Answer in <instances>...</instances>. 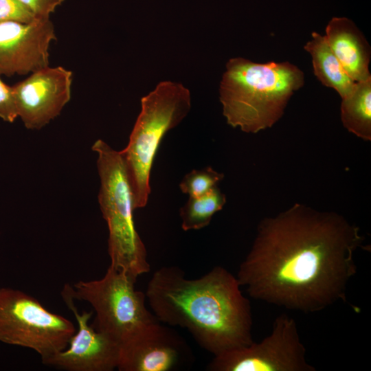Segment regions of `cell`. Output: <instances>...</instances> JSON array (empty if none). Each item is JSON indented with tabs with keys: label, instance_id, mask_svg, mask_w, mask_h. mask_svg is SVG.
<instances>
[{
	"label": "cell",
	"instance_id": "obj_1",
	"mask_svg": "<svg viewBox=\"0 0 371 371\" xmlns=\"http://www.w3.org/2000/svg\"><path fill=\"white\" fill-rule=\"evenodd\" d=\"M358 226L336 212L295 203L262 219L237 280L256 300L314 313L346 301L366 247Z\"/></svg>",
	"mask_w": 371,
	"mask_h": 371
},
{
	"label": "cell",
	"instance_id": "obj_2",
	"mask_svg": "<svg viewBox=\"0 0 371 371\" xmlns=\"http://www.w3.org/2000/svg\"><path fill=\"white\" fill-rule=\"evenodd\" d=\"M145 295L159 322L186 329L214 356L254 341L249 300L236 276L223 267L196 279L177 266L162 267L153 274Z\"/></svg>",
	"mask_w": 371,
	"mask_h": 371
},
{
	"label": "cell",
	"instance_id": "obj_3",
	"mask_svg": "<svg viewBox=\"0 0 371 371\" xmlns=\"http://www.w3.org/2000/svg\"><path fill=\"white\" fill-rule=\"evenodd\" d=\"M219 99L227 123L248 133L271 127L284 113L304 75L289 62L258 63L238 57L227 63Z\"/></svg>",
	"mask_w": 371,
	"mask_h": 371
},
{
	"label": "cell",
	"instance_id": "obj_4",
	"mask_svg": "<svg viewBox=\"0 0 371 371\" xmlns=\"http://www.w3.org/2000/svg\"><path fill=\"white\" fill-rule=\"evenodd\" d=\"M191 109L190 90L181 83L160 82L141 99V111L127 146L120 151L131 188L134 209L146 206L150 192V175L165 135Z\"/></svg>",
	"mask_w": 371,
	"mask_h": 371
},
{
	"label": "cell",
	"instance_id": "obj_5",
	"mask_svg": "<svg viewBox=\"0 0 371 371\" xmlns=\"http://www.w3.org/2000/svg\"><path fill=\"white\" fill-rule=\"evenodd\" d=\"M91 149L97 155L100 179L98 201L109 229L110 266L137 278L150 271L147 250L133 220V199L120 151L102 139Z\"/></svg>",
	"mask_w": 371,
	"mask_h": 371
},
{
	"label": "cell",
	"instance_id": "obj_6",
	"mask_svg": "<svg viewBox=\"0 0 371 371\" xmlns=\"http://www.w3.org/2000/svg\"><path fill=\"white\" fill-rule=\"evenodd\" d=\"M136 281L109 265L101 279L64 288L74 300L91 305L96 315L93 327L120 345L143 326L157 321L146 305L145 293L135 289Z\"/></svg>",
	"mask_w": 371,
	"mask_h": 371
},
{
	"label": "cell",
	"instance_id": "obj_7",
	"mask_svg": "<svg viewBox=\"0 0 371 371\" xmlns=\"http://www.w3.org/2000/svg\"><path fill=\"white\" fill-rule=\"evenodd\" d=\"M76 332L67 318L27 293L0 288V341L36 351L42 361L65 350Z\"/></svg>",
	"mask_w": 371,
	"mask_h": 371
},
{
	"label": "cell",
	"instance_id": "obj_8",
	"mask_svg": "<svg viewBox=\"0 0 371 371\" xmlns=\"http://www.w3.org/2000/svg\"><path fill=\"white\" fill-rule=\"evenodd\" d=\"M210 371H315L306 359L297 324L284 313L278 316L270 335L259 343L214 356Z\"/></svg>",
	"mask_w": 371,
	"mask_h": 371
},
{
	"label": "cell",
	"instance_id": "obj_9",
	"mask_svg": "<svg viewBox=\"0 0 371 371\" xmlns=\"http://www.w3.org/2000/svg\"><path fill=\"white\" fill-rule=\"evenodd\" d=\"M192 358L186 341L177 332L155 321L147 324L120 344V371H170Z\"/></svg>",
	"mask_w": 371,
	"mask_h": 371
},
{
	"label": "cell",
	"instance_id": "obj_10",
	"mask_svg": "<svg viewBox=\"0 0 371 371\" xmlns=\"http://www.w3.org/2000/svg\"><path fill=\"white\" fill-rule=\"evenodd\" d=\"M72 71L49 66L12 86L18 117L31 130L40 129L62 111L71 95Z\"/></svg>",
	"mask_w": 371,
	"mask_h": 371
},
{
	"label": "cell",
	"instance_id": "obj_11",
	"mask_svg": "<svg viewBox=\"0 0 371 371\" xmlns=\"http://www.w3.org/2000/svg\"><path fill=\"white\" fill-rule=\"evenodd\" d=\"M61 294L75 315L78 330L65 350L43 360V363L67 371H112L117 368L120 344L89 324L93 311L79 313L74 299L65 288Z\"/></svg>",
	"mask_w": 371,
	"mask_h": 371
},
{
	"label": "cell",
	"instance_id": "obj_12",
	"mask_svg": "<svg viewBox=\"0 0 371 371\" xmlns=\"http://www.w3.org/2000/svg\"><path fill=\"white\" fill-rule=\"evenodd\" d=\"M56 39L49 19L0 23V75H25L49 66V47Z\"/></svg>",
	"mask_w": 371,
	"mask_h": 371
},
{
	"label": "cell",
	"instance_id": "obj_13",
	"mask_svg": "<svg viewBox=\"0 0 371 371\" xmlns=\"http://www.w3.org/2000/svg\"><path fill=\"white\" fill-rule=\"evenodd\" d=\"M324 36L351 79L357 82L371 78L370 47L353 21L346 17H333L326 27Z\"/></svg>",
	"mask_w": 371,
	"mask_h": 371
},
{
	"label": "cell",
	"instance_id": "obj_14",
	"mask_svg": "<svg viewBox=\"0 0 371 371\" xmlns=\"http://www.w3.org/2000/svg\"><path fill=\"white\" fill-rule=\"evenodd\" d=\"M304 49L311 54L314 74L323 85L334 89L341 98L352 92L356 82L348 76L324 36L313 32Z\"/></svg>",
	"mask_w": 371,
	"mask_h": 371
},
{
	"label": "cell",
	"instance_id": "obj_15",
	"mask_svg": "<svg viewBox=\"0 0 371 371\" xmlns=\"http://www.w3.org/2000/svg\"><path fill=\"white\" fill-rule=\"evenodd\" d=\"M341 120L356 136L371 140V78L357 82L352 92L341 98Z\"/></svg>",
	"mask_w": 371,
	"mask_h": 371
},
{
	"label": "cell",
	"instance_id": "obj_16",
	"mask_svg": "<svg viewBox=\"0 0 371 371\" xmlns=\"http://www.w3.org/2000/svg\"><path fill=\"white\" fill-rule=\"evenodd\" d=\"M225 203L226 196L217 186L201 196L189 197L179 210L182 229L187 232L207 227Z\"/></svg>",
	"mask_w": 371,
	"mask_h": 371
},
{
	"label": "cell",
	"instance_id": "obj_17",
	"mask_svg": "<svg viewBox=\"0 0 371 371\" xmlns=\"http://www.w3.org/2000/svg\"><path fill=\"white\" fill-rule=\"evenodd\" d=\"M223 177V173L216 171L210 166L194 169L184 176L179 183V188L190 197H196L218 186Z\"/></svg>",
	"mask_w": 371,
	"mask_h": 371
},
{
	"label": "cell",
	"instance_id": "obj_18",
	"mask_svg": "<svg viewBox=\"0 0 371 371\" xmlns=\"http://www.w3.org/2000/svg\"><path fill=\"white\" fill-rule=\"evenodd\" d=\"M36 19L19 0H0V23H28Z\"/></svg>",
	"mask_w": 371,
	"mask_h": 371
},
{
	"label": "cell",
	"instance_id": "obj_19",
	"mask_svg": "<svg viewBox=\"0 0 371 371\" xmlns=\"http://www.w3.org/2000/svg\"><path fill=\"white\" fill-rule=\"evenodd\" d=\"M18 117L12 86L6 85L0 78V118L7 122H13Z\"/></svg>",
	"mask_w": 371,
	"mask_h": 371
},
{
	"label": "cell",
	"instance_id": "obj_20",
	"mask_svg": "<svg viewBox=\"0 0 371 371\" xmlns=\"http://www.w3.org/2000/svg\"><path fill=\"white\" fill-rule=\"evenodd\" d=\"M36 19H49L65 0H19Z\"/></svg>",
	"mask_w": 371,
	"mask_h": 371
}]
</instances>
